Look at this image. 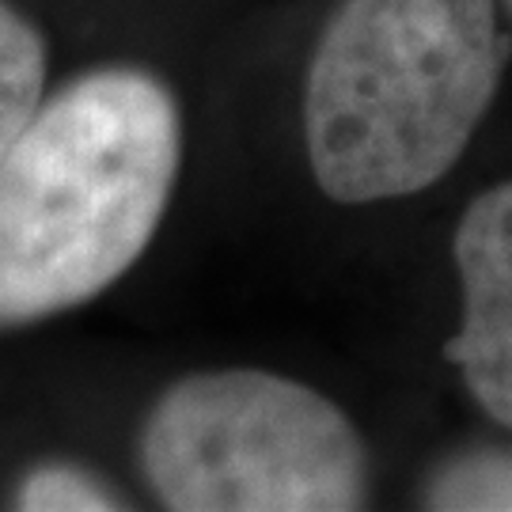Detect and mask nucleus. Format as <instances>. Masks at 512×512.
Masks as SVG:
<instances>
[{
  "label": "nucleus",
  "instance_id": "6",
  "mask_svg": "<svg viewBox=\"0 0 512 512\" xmlns=\"http://www.w3.org/2000/svg\"><path fill=\"white\" fill-rule=\"evenodd\" d=\"M425 501L452 512H512V452L482 448L444 463Z\"/></svg>",
  "mask_w": 512,
  "mask_h": 512
},
{
  "label": "nucleus",
  "instance_id": "4",
  "mask_svg": "<svg viewBox=\"0 0 512 512\" xmlns=\"http://www.w3.org/2000/svg\"><path fill=\"white\" fill-rule=\"evenodd\" d=\"M463 327L448 361L478 406L512 429V183L478 194L456 228Z\"/></svg>",
  "mask_w": 512,
  "mask_h": 512
},
{
  "label": "nucleus",
  "instance_id": "7",
  "mask_svg": "<svg viewBox=\"0 0 512 512\" xmlns=\"http://www.w3.org/2000/svg\"><path fill=\"white\" fill-rule=\"evenodd\" d=\"M16 505L31 512H103L114 509L118 501L88 471H76V467H65V463L61 467L50 463V467H38V471L23 478Z\"/></svg>",
  "mask_w": 512,
  "mask_h": 512
},
{
  "label": "nucleus",
  "instance_id": "5",
  "mask_svg": "<svg viewBox=\"0 0 512 512\" xmlns=\"http://www.w3.org/2000/svg\"><path fill=\"white\" fill-rule=\"evenodd\" d=\"M46 42L16 8L0 4V156L42 107Z\"/></svg>",
  "mask_w": 512,
  "mask_h": 512
},
{
  "label": "nucleus",
  "instance_id": "3",
  "mask_svg": "<svg viewBox=\"0 0 512 512\" xmlns=\"http://www.w3.org/2000/svg\"><path fill=\"white\" fill-rule=\"evenodd\" d=\"M145 475L179 512H346L365 505V444L338 406L274 372H202L145 425Z\"/></svg>",
  "mask_w": 512,
  "mask_h": 512
},
{
  "label": "nucleus",
  "instance_id": "2",
  "mask_svg": "<svg viewBox=\"0 0 512 512\" xmlns=\"http://www.w3.org/2000/svg\"><path fill=\"white\" fill-rule=\"evenodd\" d=\"M505 57L494 0H342L304 92L323 194L365 205L437 183L494 103Z\"/></svg>",
  "mask_w": 512,
  "mask_h": 512
},
{
  "label": "nucleus",
  "instance_id": "1",
  "mask_svg": "<svg viewBox=\"0 0 512 512\" xmlns=\"http://www.w3.org/2000/svg\"><path fill=\"white\" fill-rule=\"evenodd\" d=\"M179 171L175 99L103 69L42 103L0 156V327L69 311L141 258Z\"/></svg>",
  "mask_w": 512,
  "mask_h": 512
}]
</instances>
